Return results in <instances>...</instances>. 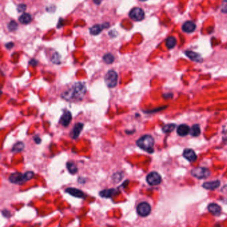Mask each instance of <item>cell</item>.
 Masks as SVG:
<instances>
[{"mask_svg":"<svg viewBox=\"0 0 227 227\" xmlns=\"http://www.w3.org/2000/svg\"><path fill=\"white\" fill-rule=\"evenodd\" d=\"M86 87L84 82L75 83L68 90L63 92V98L69 101H79L84 97L86 93Z\"/></svg>","mask_w":227,"mask_h":227,"instance_id":"obj_1","label":"cell"},{"mask_svg":"<svg viewBox=\"0 0 227 227\" xmlns=\"http://www.w3.org/2000/svg\"><path fill=\"white\" fill-rule=\"evenodd\" d=\"M154 143V138L150 135L143 136L137 142V144L140 148L149 153H153L154 151V148H153Z\"/></svg>","mask_w":227,"mask_h":227,"instance_id":"obj_2","label":"cell"},{"mask_svg":"<svg viewBox=\"0 0 227 227\" xmlns=\"http://www.w3.org/2000/svg\"><path fill=\"white\" fill-rule=\"evenodd\" d=\"M34 176V173L33 171H27L25 173H12L9 177V180L12 183L21 184L29 180H30Z\"/></svg>","mask_w":227,"mask_h":227,"instance_id":"obj_3","label":"cell"},{"mask_svg":"<svg viewBox=\"0 0 227 227\" xmlns=\"http://www.w3.org/2000/svg\"><path fill=\"white\" fill-rule=\"evenodd\" d=\"M105 81L108 87H115L118 82L117 73L115 71H113V70H111V71H108L107 72V74L105 75Z\"/></svg>","mask_w":227,"mask_h":227,"instance_id":"obj_4","label":"cell"},{"mask_svg":"<svg viewBox=\"0 0 227 227\" xmlns=\"http://www.w3.org/2000/svg\"><path fill=\"white\" fill-rule=\"evenodd\" d=\"M191 174L194 177L199 179H206L210 176V171L207 168L199 167L194 168L191 171Z\"/></svg>","mask_w":227,"mask_h":227,"instance_id":"obj_5","label":"cell"},{"mask_svg":"<svg viewBox=\"0 0 227 227\" xmlns=\"http://www.w3.org/2000/svg\"><path fill=\"white\" fill-rule=\"evenodd\" d=\"M137 211L140 216H148L151 211V205L146 202L140 203L137 207Z\"/></svg>","mask_w":227,"mask_h":227,"instance_id":"obj_6","label":"cell"},{"mask_svg":"<svg viewBox=\"0 0 227 227\" xmlns=\"http://www.w3.org/2000/svg\"><path fill=\"white\" fill-rule=\"evenodd\" d=\"M129 17L133 20L139 21L145 18V12L141 8H135L131 9L129 13Z\"/></svg>","mask_w":227,"mask_h":227,"instance_id":"obj_7","label":"cell"},{"mask_svg":"<svg viewBox=\"0 0 227 227\" xmlns=\"http://www.w3.org/2000/svg\"><path fill=\"white\" fill-rule=\"evenodd\" d=\"M147 181L150 185H153V186H155V185H158L161 183V177L158 173L156 172H151L149 174H148L147 176Z\"/></svg>","mask_w":227,"mask_h":227,"instance_id":"obj_8","label":"cell"},{"mask_svg":"<svg viewBox=\"0 0 227 227\" xmlns=\"http://www.w3.org/2000/svg\"><path fill=\"white\" fill-rule=\"evenodd\" d=\"M71 120H72L71 113L68 110H65L62 116L60 118L59 124H61V125L63 126L67 127L70 123H71Z\"/></svg>","mask_w":227,"mask_h":227,"instance_id":"obj_9","label":"cell"},{"mask_svg":"<svg viewBox=\"0 0 227 227\" xmlns=\"http://www.w3.org/2000/svg\"><path fill=\"white\" fill-rule=\"evenodd\" d=\"M84 124L83 123H77L73 126L71 132V136L73 139H77L79 136L81 131L84 128Z\"/></svg>","mask_w":227,"mask_h":227,"instance_id":"obj_10","label":"cell"},{"mask_svg":"<svg viewBox=\"0 0 227 227\" xmlns=\"http://www.w3.org/2000/svg\"><path fill=\"white\" fill-rule=\"evenodd\" d=\"M184 158L187 159L188 161L194 162L197 160V156L196 153L192 149H186L183 152Z\"/></svg>","mask_w":227,"mask_h":227,"instance_id":"obj_11","label":"cell"},{"mask_svg":"<svg viewBox=\"0 0 227 227\" xmlns=\"http://www.w3.org/2000/svg\"><path fill=\"white\" fill-rule=\"evenodd\" d=\"M65 192L69 193V195H71L77 198H85V196L84 192L77 188L69 187L68 189H66Z\"/></svg>","mask_w":227,"mask_h":227,"instance_id":"obj_12","label":"cell"},{"mask_svg":"<svg viewBox=\"0 0 227 227\" xmlns=\"http://www.w3.org/2000/svg\"><path fill=\"white\" fill-rule=\"evenodd\" d=\"M182 29H183L184 32H186V33H193L196 29V25L193 21H186L183 25Z\"/></svg>","mask_w":227,"mask_h":227,"instance_id":"obj_13","label":"cell"},{"mask_svg":"<svg viewBox=\"0 0 227 227\" xmlns=\"http://www.w3.org/2000/svg\"><path fill=\"white\" fill-rule=\"evenodd\" d=\"M208 210L213 215L218 216L221 213V207L216 203H210L208 206Z\"/></svg>","mask_w":227,"mask_h":227,"instance_id":"obj_14","label":"cell"},{"mask_svg":"<svg viewBox=\"0 0 227 227\" xmlns=\"http://www.w3.org/2000/svg\"><path fill=\"white\" fill-rule=\"evenodd\" d=\"M185 54H186V55L188 57V58L191 59L192 60H193V61L199 62V63L203 61V58L201 57V56L199 53H197L191 51H187L185 52Z\"/></svg>","mask_w":227,"mask_h":227,"instance_id":"obj_15","label":"cell"},{"mask_svg":"<svg viewBox=\"0 0 227 227\" xmlns=\"http://www.w3.org/2000/svg\"><path fill=\"white\" fill-rule=\"evenodd\" d=\"M190 128L186 124H181L177 127V132L178 136H185L190 132Z\"/></svg>","mask_w":227,"mask_h":227,"instance_id":"obj_16","label":"cell"},{"mask_svg":"<svg viewBox=\"0 0 227 227\" xmlns=\"http://www.w3.org/2000/svg\"><path fill=\"white\" fill-rule=\"evenodd\" d=\"M220 181H213L210 182H206V183H203V187L206 189L209 190H214L218 188L220 186Z\"/></svg>","mask_w":227,"mask_h":227,"instance_id":"obj_17","label":"cell"},{"mask_svg":"<svg viewBox=\"0 0 227 227\" xmlns=\"http://www.w3.org/2000/svg\"><path fill=\"white\" fill-rule=\"evenodd\" d=\"M117 191L116 189H106V190H103L101 191L99 193V195L101 197H105V198H109L111 197L112 196H113L114 195L117 194Z\"/></svg>","mask_w":227,"mask_h":227,"instance_id":"obj_18","label":"cell"},{"mask_svg":"<svg viewBox=\"0 0 227 227\" xmlns=\"http://www.w3.org/2000/svg\"><path fill=\"white\" fill-rule=\"evenodd\" d=\"M103 29H105L103 25L97 24L91 27L90 29H89V31H90V33L93 35H97L101 33V31L103 30Z\"/></svg>","mask_w":227,"mask_h":227,"instance_id":"obj_19","label":"cell"},{"mask_svg":"<svg viewBox=\"0 0 227 227\" xmlns=\"http://www.w3.org/2000/svg\"><path fill=\"white\" fill-rule=\"evenodd\" d=\"M32 17L30 14H24L19 17V21L22 24H29L31 21Z\"/></svg>","mask_w":227,"mask_h":227,"instance_id":"obj_20","label":"cell"},{"mask_svg":"<svg viewBox=\"0 0 227 227\" xmlns=\"http://www.w3.org/2000/svg\"><path fill=\"white\" fill-rule=\"evenodd\" d=\"M177 44V39L174 37H169L166 40V46L169 49H171Z\"/></svg>","mask_w":227,"mask_h":227,"instance_id":"obj_21","label":"cell"},{"mask_svg":"<svg viewBox=\"0 0 227 227\" xmlns=\"http://www.w3.org/2000/svg\"><path fill=\"white\" fill-rule=\"evenodd\" d=\"M190 133L191 136L197 137L200 134V127L199 124H194L190 130Z\"/></svg>","mask_w":227,"mask_h":227,"instance_id":"obj_22","label":"cell"},{"mask_svg":"<svg viewBox=\"0 0 227 227\" xmlns=\"http://www.w3.org/2000/svg\"><path fill=\"white\" fill-rule=\"evenodd\" d=\"M67 168H68L69 172L71 174H75L78 171L77 166L72 162H68L67 164Z\"/></svg>","mask_w":227,"mask_h":227,"instance_id":"obj_23","label":"cell"},{"mask_svg":"<svg viewBox=\"0 0 227 227\" xmlns=\"http://www.w3.org/2000/svg\"><path fill=\"white\" fill-rule=\"evenodd\" d=\"M175 124H169L162 127V132L166 133H169L171 132H172V131L175 130Z\"/></svg>","mask_w":227,"mask_h":227,"instance_id":"obj_24","label":"cell"},{"mask_svg":"<svg viewBox=\"0 0 227 227\" xmlns=\"http://www.w3.org/2000/svg\"><path fill=\"white\" fill-rule=\"evenodd\" d=\"M24 149V143L23 142H17L14 146L12 148V152L14 153L20 152Z\"/></svg>","mask_w":227,"mask_h":227,"instance_id":"obj_25","label":"cell"},{"mask_svg":"<svg viewBox=\"0 0 227 227\" xmlns=\"http://www.w3.org/2000/svg\"><path fill=\"white\" fill-rule=\"evenodd\" d=\"M114 60H115V57L114 56L112 55V54L111 53H107L105 54V55H104L103 57V60L104 62L105 63L107 64H111L113 63L114 62Z\"/></svg>","mask_w":227,"mask_h":227,"instance_id":"obj_26","label":"cell"},{"mask_svg":"<svg viewBox=\"0 0 227 227\" xmlns=\"http://www.w3.org/2000/svg\"><path fill=\"white\" fill-rule=\"evenodd\" d=\"M18 25L15 21H11L8 24V29L10 31H15L17 29Z\"/></svg>","mask_w":227,"mask_h":227,"instance_id":"obj_27","label":"cell"},{"mask_svg":"<svg viewBox=\"0 0 227 227\" xmlns=\"http://www.w3.org/2000/svg\"><path fill=\"white\" fill-rule=\"evenodd\" d=\"M221 11L225 14H227V0H223L221 5Z\"/></svg>","mask_w":227,"mask_h":227,"instance_id":"obj_28","label":"cell"},{"mask_svg":"<svg viewBox=\"0 0 227 227\" xmlns=\"http://www.w3.org/2000/svg\"><path fill=\"white\" fill-rule=\"evenodd\" d=\"M52 62L55 64H59V55L57 53H55L53 56Z\"/></svg>","mask_w":227,"mask_h":227,"instance_id":"obj_29","label":"cell"},{"mask_svg":"<svg viewBox=\"0 0 227 227\" xmlns=\"http://www.w3.org/2000/svg\"><path fill=\"white\" fill-rule=\"evenodd\" d=\"M26 5H25V4H20L18 6H17V10L19 12H22V11H24L25 10V9H26Z\"/></svg>","mask_w":227,"mask_h":227,"instance_id":"obj_30","label":"cell"},{"mask_svg":"<svg viewBox=\"0 0 227 227\" xmlns=\"http://www.w3.org/2000/svg\"><path fill=\"white\" fill-rule=\"evenodd\" d=\"M30 65H32V66H36V65H37V61L36 60H35V59H32V60H30Z\"/></svg>","mask_w":227,"mask_h":227,"instance_id":"obj_31","label":"cell"},{"mask_svg":"<svg viewBox=\"0 0 227 227\" xmlns=\"http://www.w3.org/2000/svg\"><path fill=\"white\" fill-rule=\"evenodd\" d=\"M34 141L36 142V143H38V144H39V143H41V139H40V137H39V136H36V137H34Z\"/></svg>","mask_w":227,"mask_h":227,"instance_id":"obj_32","label":"cell"},{"mask_svg":"<svg viewBox=\"0 0 227 227\" xmlns=\"http://www.w3.org/2000/svg\"><path fill=\"white\" fill-rule=\"evenodd\" d=\"M14 46V44L13 43H9L5 44V47L8 48V49H11V48Z\"/></svg>","mask_w":227,"mask_h":227,"instance_id":"obj_33","label":"cell"},{"mask_svg":"<svg viewBox=\"0 0 227 227\" xmlns=\"http://www.w3.org/2000/svg\"><path fill=\"white\" fill-rule=\"evenodd\" d=\"M93 2H94V3H95V4L99 5V4H100V3H101V0H93Z\"/></svg>","mask_w":227,"mask_h":227,"instance_id":"obj_34","label":"cell"},{"mask_svg":"<svg viewBox=\"0 0 227 227\" xmlns=\"http://www.w3.org/2000/svg\"><path fill=\"white\" fill-rule=\"evenodd\" d=\"M224 189H226V191L227 192V185H226V186H225V187H223L222 190H224Z\"/></svg>","mask_w":227,"mask_h":227,"instance_id":"obj_35","label":"cell"},{"mask_svg":"<svg viewBox=\"0 0 227 227\" xmlns=\"http://www.w3.org/2000/svg\"><path fill=\"white\" fill-rule=\"evenodd\" d=\"M140 1H146V0H140Z\"/></svg>","mask_w":227,"mask_h":227,"instance_id":"obj_36","label":"cell"}]
</instances>
